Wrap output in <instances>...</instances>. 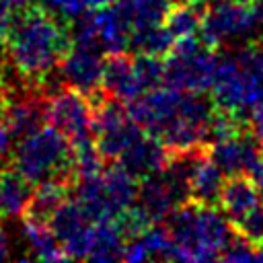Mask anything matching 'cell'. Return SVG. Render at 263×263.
I'll list each match as a JSON object with an SVG mask.
<instances>
[{
  "label": "cell",
  "instance_id": "obj_2",
  "mask_svg": "<svg viewBox=\"0 0 263 263\" xmlns=\"http://www.w3.org/2000/svg\"><path fill=\"white\" fill-rule=\"evenodd\" d=\"M175 261H216L232 238V222L216 205L183 201L168 218Z\"/></svg>",
  "mask_w": 263,
  "mask_h": 263
},
{
  "label": "cell",
  "instance_id": "obj_29",
  "mask_svg": "<svg viewBox=\"0 0 263 263\" xmlns=\"http://www.w3.org/2000/svg\"><path fill=\"white\" fill-rule=\"evenodd\" d=\"M41 6L49 12H58L62 21H76L80 14H84V6L80 0H41Z\"/></svg>",
  "mask_w": 263,
  "mask_h": 263
},
{
  "label": "cell",
  "instance_id": "obj_19",
  "mask_svg": "<svg viewBox=\"0 0 263 263\" xmlns=\"http://www.w3.org/2000/svg\"><path fill=\"white\" fill-rule=\"evenodd\" d=\"M21 234L25 236L27 249L31 251V259H39V261H66V253L58 240V236L53 234V230L49 228L47 222L41 220H31L23 216V224H21Z\"/></svg>",
  "mask_w": 263,
  "mask_h": 263
},
{
  "label": "cell",
  "instance_id": "obj_12",
  "mask_svg": "<svg viewBox=\"0 0 263 263\" xmlns=\"http://www.w3.org/2000/svg\"><path fill=\"white\" fill-rule=\"evenodd\" d=\"M183 92L185 90H177L168 84L164 86L160 84L132 99L127 103V111L144 132L158 138L160 132L168 125V121L177 115Z\"/></svg>",
  "mask_w": 263,
  "mask_h": 263
},
{
  "label": "cell",
  "instance_id": "obj_32",
  "mask_svg": "<svg viewBox=\"0 0 263 263\" xmlns=\"http://www.w3.org/2000/svg\"><path fill=\"white\" fill-rule=\"evenodd\" d=\"M8 255H10V242H8L6 232L0 228V261L8 259Z\"/></svg>",
  "mask_w": 263,
  "mask_h": 263
},
{
  "label": "cell",
  "instance_id": "obj_11",
  "mask_svg": "<svg viewBox=\"0 0 263 263\" xmlns=\"http://www.w3.org/2000/svg\"><path fill=\"white\" fill-rule=\"evenodd\" d=\"M103 51L74 41H70L66 53L60 60V76L64 84L84 92L86 97H95L103 90Z\"/></svg>",
  "mask_w": 263,
  "mask_h": 263
},
{
  "label": "cell",
  "instance_id": "obj_17",
  "mask_svg": "<svg viewBox=\"0 0 263 263\" xmlns=\"http://www.w3.org/2000/svg\"><path fill=\"white\" fill-rule=\"evenodd\" d=\"M224 183L226 179L222 168L210 158L205 148V152L197 158L189 177V199L203 205H218Z\"/></svg>",
  "mask_w": 263,
  "mask_h": 263
},
{
  "label": "cell",
  "instance_id": "obj_34",
  "mask_svg": "<svg viewBox=\"0 0 263 263\" xmlns=\"http://www.w3.org/2000/svg\"><path fill=\"white\" fill-rule=\"evenodd\" d=\"M193 2H197V4H203V6H208V4H212V2H216V0H193Z\"/></svg>",
  "mask_w": 263,
  "mask_h": 263
},
{
  "label": "cell",
  "instance_id": "obj_35",
  "mask_svg": "<svg viewBox=\"0 0 263 263\" xmlns=\"http://www.w3.org/2000/svg\"><path fill=\"white\" fill-rule=\"evenodd\" d=\"M234 2H238V4H253V2H257V0H234Z\"/></svg>",
  "mask_w": 263,
  "mask_h": 263
},
{
  "label": "cell",
  "instance_id": "obj_20",
  "mask_svg": "<svg viewBox=\"0 0 263 263\" xmlns=\"http://www.w3.org/2000/svg\"><path fill=\"white\" fill-rule=\"evenodd\" d=\"M125 234L111 218H99L92 224L90 232V247H88V261H119L123 257Z\"/></svg>",
  "mask_w": 263,
  "mask_h": 263
},
{
  "label": "cell",
  "instance_id": "obj_33",
  "mask_svg": "<svg viewBox=\"0 0 263 263\" xmlns=\"http://www.w3.org/2000/svg\"><path fill=\"white\" fill-rule=\"evenodd\" d=\"M6 101H8V90H6L4 82H0V113L4 111V107H6Z\"/></svg>",
  "mask_w": 263,
  "mask_h": 263
},
{
  "label": "cell",
  "instance_id": "obj_26",
  "mask_svg": "<svg viewBox=\"0 0 263 263\" xmlns=\"http://www.w3.org/2000/svg\"><path fill=\"white\" fill-rule=\"evenodd\" d=\"M146 247L148 259H164V261H175V245L171 238L168 228L150 224L142 234H138Z\"/></svg>",
  "mask_w": 263,
  "mask_h": 263
},
{
  "label": "cell",
  "instance_id": "obj_23",
  "mask_svg": "<svg viewBox=\"0 0 263 263\" xmlns=\"http://www.w3.org/2000/svg\"><path fill=\"white\" fill-rule=\"evenodd\" d=\"M203 12H205V6L197 4L193 0L177 2V4H173L168 8V12L164 16V27L171 31V35L175 39L193 37L201 29Z\"/></svg>",
  "mask_w": 263,
  "mask_h": 263
},
{
  "label": "cell",
  "instance_id": "obj_22",
  "mask_svg": "<svg viewBox=\"0 0 263 263\" xmlns=\"http://www.w3.org/2000/svg\"><path fill=\"white\" fill-rule=\"evenodd\" d=\"M31 183L14 168H0V212L2 216H23L31 197Z\"/></svg>",
  "mask_w": 263,
  "mask_h": 263
},
{
  "label": "cell",
  "instance_id": "obj_15",
  "mask_svg": "<svg viewBox=\"0 0 263 263\" xmlns=\"http://www.w3.org/2000/svg\"><path fill=\"white\" fill-rule=\"evenodd\" d=\"M168 156H171V150L164 146V142L160 138L144 132L117 160L129 175H134L138 181H142V179L162 171L168 162Z\"/></svg>",
  "mask_w": 263,
  "mask_h": 263
},
{
  "label": "cell",
  "instance_id": "obj_13",
  "mask_svg": "<svg viewBox=\"0 0 263 263\" xmlns=\"http://www.w3.org/2000/svg\"><path fill=\"white\" fill-rule=\"evenodd\" d=\"M208 154L222 168L224 175L228 177L247 175L253 168V164L261 158L263 146H261V138L253 129L251 132L240 129L238 134L226 140L208 144Z\"/></svg>",
  "mask_w": 263,
  "mask_h": 263
},
{
  "label": "cell",
  "instance_id": "obj_4",
  "mask_svg": "<svg viewBox=\"0 0 263 263\" xmlns=\"http://www.w3.org/2000/svg\"><path fill=\"white\" fill-rule=\"evenodd\" d=\"M12 168L18 171L31 185L49 179L72 183L76 181L74 148L60 129L45 123L18 140L12 152Z\"/></svg>",
  "mask_w": 263,
  "mask_h": 263
},
{
  "label": "cell",
  "instance_id": "obj_10",
  "mask_svg": "<svg viewBox=\"0 0 263 263\" xmlns=\"http://www.w3.org/2000/svg\"><path fill=\"white\" fill-rule=\"evenodd\" d=\"M68 259H86L95 218L76 199L68 197L47 220Z\"/></svg>",
  "mask_w": 263,
  "mask_h": 263
},
{
  "label": "cell",
  "instance_id": "obj_6",
  "mask_svg": "<svg viewBox=\"0 0 263 263\" xmlns=\"http://www.w3.org/2000/svg\"><path fill=\"white\" fill-rule=\"evenodd\" d=\"M138 187L140 181L134 175H129L121 164H115L103 168L95 177L78 179L76 199L86 208V212L95 220H115L136 201Z\"/></svg>",
  "mask_w": 263,
  "mask_h": 263
},
{
  "label": "cell",
  "instance_id": "obj_18",
  "mask_svg": "<svg viewBox=\"0 0 263 263\" xmlns=\"http://www.w3.org/2000/svg\"><path fill=\"white\" fill-rule=\"evenodd\" d=\"M261 199L259 189L253 185V181L247 175H232L222 189L218 205L226 214V218L236 224L245 214H249Z\"/></svg>",
  "mask_w": 263,
  "mask_h": 263
},
{
  "label": "cell",
  "instance_id": "obj_1",
  "mask_svg": "<svg viewBox=\"0 0 263 263\" xmlns=\"http://www.w3.org/2000/svg\"><path fill=\"white\" fill-rule=\"evenodd\" d=\"M2 45L16 74L27 84L39 86L66 53L70 33L62 18L33 4L12 21Z\"/></svg>",
  "mask_w": 263,
  "mask_h": 263
},
{
  "label": "cell",
  "instance_id": "obj_16",
  "mask_svg": "<svg viewBox=\"0 0 263 263\" xmlns=\"http://www.w3.org/2000/svg\"><path fill=\"white\" fill-rule=\"evenodd\" d=\"M103 90L121 103H129L144 92L136 74L134 55H129L127 51L109 53L103 70Z\"/></svg>",
  "mask_w": 263,
  "mask_h": 263
},
{
  "label": "cell",
  "instance_id": "obj_37",
  "mask_svg": "<svg viewBox=\"0 0 263 263\" xmlns=\"http://www.w3.org/2000/svg\"><path fill=\"white\" fill-rule=\"evenodd\" d=\"M0 82H2V66H0Z\"/></svg>",
  "mask_w": 263,
  "mask_h": 263
},
{
  "label": "cell",
  "instance_id": "obj_30",
  "mask_svg": "<svg viewBox=\"0 0 263 263\" xmlns=\"http://www.w3.org/2000/svg\"><path fill=\"white\" fill-rule=\"evenodd\" d=\"M12 142H14V136L10 134L6 121H4L2 115H0V160L8 156V152H10V148H12Z\"/></svg>",
  "mask_w": 263,
  "mask_h": 263
},
{
  "label": "cell",
  "instance_id": "obj_38",
  "mask_svg": "<svg viewBox=\"0 0 263 263\" xmlns=\"http://www.w3.org/2000/svg\"><path fill=\"white\" fill-rule=\"evenodd\" d=\"M0 218H2V212H0Z\"/></svg>",
  "mask_w": 263,
  "mask_h": 263
},
{
  "label": "cell",
  "instance_id": "obj_24",
  "mask_svg": "<svg viewBox=\"0 0 263 263\" xmlns=\"http://www.w3.org/2000/svg\"><path fill=\"white\" fill-rule=\"evenodd\" d=\"M115 4L127 18L132 31L164 23V16L173 6L171 0H115Z\"/></svg>",
  "mask_w": 263,
  "mask_h": 263
},
{
  "label": "cell",
  "instance_id": "obj_21",
  "mask_svg": "<svg viewBox=\"0 0 263 263\" xmlns=\"http://www.w3.org/2000/svg\"><path fill=\"white\" fill-rule=\"evenodd\" d=\"M72 191V183L68 181H60V179H49L43 183H37L35 189L31 191L27 210H25V218L31 220H41L47 222L51 218V214L68 199Z\"/></svg>",
  "mask_w": 263,
  "mask_h": 263
},
{
  "label": "cell",
  "instance_id": "obj_8",
  "mask_svg": "<svg viewBox=\"0 0 263 263\" xmlns=\"http://www.w3.org/2000/svg\"><path fill=\"white\" fill-rule=\"evenodd\" d=\"M72 23L74 29L70 33V41L74 43L97 47L103 53H119L129 47L132 27L115 2L105 8L86 10Z\"/></svg>",
  "mask_w": 263,
  "mask_h": 263
},
{
  "label": "cell",
  "instance_id": "obj_9",
  "mask_svg": "<svg viewBox=\"0 0 263 263\" xmlns=\"http://www.w3.org/2000/svg\"><path fill=\"white\" fill-rule=\"evenodd\" d=\"M47 123L60 129L72 146L92 142V101L76 88H60L47 97Z\"/></svg>",
  "mask_w": 263,
  "mask_h": 263
},
{
  "label": "cell",
  "instance_id": "obj_3",
  "mask_svg": "<svg viewBox=\"0 0 263 263\" xmlns=\"http://www.w3.org/2000/svg\"><path fill=\"white\" fill-rule=\"evenodd\" d=\"M210 90L218 109L240 119L259 111L263 107V47L249 43L236 53L220 55Z\"/></svg>",
  "mask_w": 263,
  "mask_h": 263
},
{
  "label": "cell",
  "instance_id": "obj_27",
  "mask_svg": "<svg viewBox=\"0 0 263 263\" xmlns=\"http://www.w3.org/2000/svg\"><path fill=\"white\" fill-rule=\"evenodd\" d=\"M134 66H136V74H138V80H140V86H142L144 92L164 84V62H162V58L136 53L134 55Z\"/></svg>",
  "mask_w": 263,
  "mask_h": 263
},
{
  "label": "cell",
  "instance_id": "obj_7",
  "mask_svg": "<svg viewBox=\"0 0 263 263\" xmlns=\"http://www.w3.org/2000/svg\"><path fill=\"white\" fill-rule=\"evenodd\" d=\"M92 101V132L95 144L103 158L117 160L142 134L144 129L134 121L127 107L121 101L109 97L105 90L90 97Z\"/></svg>",
  "mask_w": 263,
  "mask_h": 263
},
{
  "label": "cell",
  "instance_id": "obj_14",
  "mask_svg": "<svg viewBox=\"0 0 263 263\" xmlns=\"http://www.w3.org/2000/svg\"><path fill=\"white\" fill-rule=\"evenodd\" d=\"M45 107H47V99L41 97L37 90L29 95H18V97L8 95L6 107L0 115L6 121L14 140H21L47 123Z\"/></svg>",
  "mask_w": 263,
  "mask_h": 263
},
{
  "label": "cell",
  "instance_id": "obj_28",
  "mask_svg": "<svg viewBox=\"0 0 263 263\" xmlns=\"http://www.w3.org/2000/svg\"><path fill=\"white\" fill-rule=\"evenodd\" d=\"M234 228H236L242 236H247L251 242L263 247V199H259V203H257L249 214H245V216L234 224Z\"/></svg>",
  "mask_w": 263,
  "mask_h": 263
},
{
  "label": "cell",
  "instance_id": "obj_31",
  "mask_svg": "<svg viewBox=\"0 0 263 263\" xmlns=\"http://www.w3.org/2000/svg\"><path fill=\"white\" fill-rule=\"evenodd\" d=\"M247 177L253 181V185L259 189V193L263 195V154H261V158L253 164V168L247 173Z\"/></svg>",
  "mask_w": 263,
  "mask_h": 263
},
{
  "label": "cell",
  "instance_id": "obj_36",
  "mask_svg": "<svg viewBox=\"0 0 263 263\" xmlns=\"http://www.w3.org/2000/svg\"><path fill=\"white\" fill-rule=\"evenodd\" d=\"M171 2H173V4H177V2H183V0H171Z\"/></svg>",
  "mask_w": 263,
  "mask_h": 263
},
{
  "label": "cell",
  "instance_id": "obj_39",
  "mask_svg": "<svg viewBox=\"0 0 263 263\" xmlns=\"http://www.w3.org/2000/svg\"><path fill=\"white\" fill-rule=\"evenodd\" d=\"M261 142H263V140H261Z\"/></svg>",
  "mask_w": 263,
  "mask_h": 263
},
{
  "label": "cell",
  "instance_id": "obj_25",
  "mask_svg": "<svg viewBox=\"0 0 263 263\" xmlns=\"http://www.w3.org/2000/svg\"><path fill=\"white\" fill-rule=\"evenodd\" d=\"M175 41L177 39L171 35V31L164 27V23H160V25L134 29L129 33V47L127 49H132L134 53L164 58L171 51V47L175 45Z\"/></svg>",
  "mask_w": 263,
  "mask_h": 263
},
{
  "label": "cell",
  "instance_id": "obj_5",
  "mask_svg": "<svg viewBox=\"0 0 263 263\" xmlns=\"http://www.w3.org/2000/svg\"><path fill=\"white\" fill-rule=\"evenodd\" d=\"M220 53L201 37L177 39L164 62V84L185 92H205L212 88Z\"/></svg>",
  "mask_w": 263,
  "mask_h": 263
}]
</instances>
